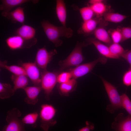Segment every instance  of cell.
Here are the masks:
<instances>
[{
	"label": "cell",
	"instance_id": "6da1fadb",
	"mask_svg": "<svg viewBox=\"0 0 131 131\" xmlns=\"http://www.w3.org/2000/svg\"><path fill=\"white\" fill-rule=\"evenodd\" d=\"M41 24L48 38L56 47L60 46L62 44V41L59 39L60 37L69 38L73 35V30L66 26H56L45 20L41 22Z\"/></svg>",
	"mask_w": 131,
	"mask_h": 131
},
{
	"label": "cell",
	"instance_id": "7a4b0ae2",
	"mask_svg": "<svg viewBox=\"0 0 131 131\" xmlns=\"http://www.w3.org/2000/svg\"><path fill=\"white\" fill-rule=\"evenodd\" d=\"M88 45L85 42L77 41L75 47L68 57L65 59L59 61V71L61 72L67 68L76 67L80 65L84 59L82 52V48Z\"/></svg>",
	"mask_w": 131,
	"mask_h": 131
},
{
	"label": "cell",
	"instance_id": "3957f363",
	"mask_svg": "<svg viewBox=\"0 0 131 131\" xmlns=\"http://www.w3.org/2000/svg\"><path fill=\"white\" fill-rule=\"evenodd\" d=\"M105 89L107 93L110 104L107 105V110L111 113L122 108L121 96H120L116 87L102 77H100Z\"/></svg>",
	"mask_w": 131,
	"mask_h": 131
},
{
	"label": "cell",
	"instance_id": "277c9868",
	"mask_svg": "<svg viewBox=\"0 0 131 131\" xmlns=\"http://www.w3.org/2000/svg\"><path fill=\"white\" fill-rule=\"evenodd\" d=\"M57 109L52 105L44 104L41 106L39 114L41 119L40 127L44 131H48L49 128L57 123L54 117Z\"/></svg>",
	"mask_w": 131,
	"mask_h": 131
},
{
	"label": "cell",
	"instance_id": "5b68a950",
	"mask_svg": "<svg viewBox=\"0 0 131 131\" xmlns=\"http://www.w3.org/2000/svg\"><path fill=\"white\" fill-rule=\"evenodd\" d=\"M61 72L42 70L41 72V86L43 90L46 99L49 100L53 90L57 82V78Z\"/></svg>",
	"mask_w": 131,
	"mask_h": 131
},
{
	"label": "cell",
	"instance_id": "8992f818",
	"mask_svg": "<svg viewBox=\"0 0 131 131\" xmlns=\"http://www.w3.org/2000/svg\"><path fill=\"white\" fill-rule=\"evenodd\" d=\"M21 115L20 111L16 108L8 111L6 118L7 124L3 127L2 131H26L25 124L19 118Z\"/></svg>",
	"mask_w": 131,
	"mask_h": 131
},
{
	"label": "cell",
	"instance_id": "52a82bcc",
	"mask_svg": "<svg viewBox=\"0 0 131 131\" xmlns=\"http://www.w3.org/2000/svg\"><path fill=\"white\" fill-rule=\"evenodd\" d=\"M107 58L101 56L93 61L80 65L70 70L72 78L77 79L90 72L96 64L98 62L104 64L107 60Z\"/></svg>",
	"mask_w": 131,
	"mask_h": 131
},
{
	"label": "cell",
	"instance_id": "ba28073f",
	"mask_svg": "<svg viewBox=\"0 0 131 131\" xmlns=\"http://www.w3.org/2000/svg\"><path fill=\"white\" fill-rule=\"evenodd\" d=\"M8 47L11 50H16L25 48H29L34 45L37 42L35 38L30 40L25 39L17 35L11 36L5 40Z\"/></svg>",
	"mask_w": 131,
	"mask_h": 131
},
{
	"label": "cell",
	"instance_id": "9c48e42d",
	"mask_svg": "<svg viewBox=\"0 0 131 131\" xmlns=\"http://www.w3.org/2000/svg\"><path fill=\"white\" fill-rule=\"evenodd\" d=\"M57 53L55 49L48 51L45 47L40 48L37 51L34 62L39 68L42 70H47L48 65Z\"/></svg>",
	"mask_w": 131,
	"mask_h": 131
},
{
	"label": "cell",
	"instance_id": "30bf717a",
	"mask_svg": "<svg viewBox=\"0 0 131 131\" xmlns=\"http://www.w3.org/2000/svg\"><path fill=\"white\" fill-rule=\"evenodd\" d=\"M18 63L24 69L27 76L29 78L34 86H41L40 70L35 62H24L20 61Z\"/></svg>",
	"mask_w": 131,
	"mask_h": 131
},
{
	"label": "cell",
	"instance_id": "8fae6325",
	"mask_svg": "<svg viewBox=\"0 0 131 131\" xmlns=\"http://www.w3.org/2000/svg\"><path fill=\"white\" fill-rule=\"evenodd\" d=\"M114 120L111 127L115 131H131V117L128 115L125 116L123 113H120Z\"/></svg>",
	"mask_w": 131,
	"mask_h": 131
},
{
	"label": "cell",
	"instance_id": "7c38bea8",
	"mask_svg": "<svg viewBox=\"0 0 131 131\" xmlns=\"http://www.w3.org/2000/svg\"><path fill=\"white\" fill-rule=\"evenodd\" d=\"M27 96L24 99L26 103L32 105H35L38 101V97L42 90L41 86H27L23 89Z\"/></svg>",
	"mask_w": 131,
	"mask_h": 131
},
{
	"label": "cell",
	"instance_id": "4fadbf2b",
	"mask_svg": "<svg viewBox=\"0 0 131 131\" xmlns=\"http://www.w3.org/2000/svg\"><path fill=\"white\" fill-rule=\"evenodd\" d=\"M24 9V8L19 7L11 11L2 12L1 14L2 16L10 20L13 23L18 22L23 25L25 19Z\"/></svg>",
	"mask_w": 131,
	"mask_h": 131
},
{
	"label": "cell",
	"instance_id": "5bb4252c",
	"mask_svg": "<svg viewBox=\"0 0 131 131\" xmlns=\"http://www.w3.org/2000/svg\"><path fill=\"white\" fill-rule=\"evenodd\" d=\"M87 41L88 44H93L102 56L107 58L118 59L111 54L109 47L102 44L96 38H88L87 40Z\"/></svg>",
	"mask_w": 131,
	"mask_h": 131
},
{
	"label": "cell",
	"instance_id": "9a60e30c",
	"mask_svg": "<svg viewBox=\"0 0 131 131\" xmlns=\"http://www.w3.org/2000/svg\"><path fill=\"white\" fill-rule=\"evenodd\" d=\"M77 84L76 79L72 78L67 82L58 84L57 88L61 95L68 96L70 93L76 90Z\"/></svg>",
	"mask_w": 131,
	"mask_h": 131
},
{
	"label": "cell",
	"instance_id": "2e32d148",
	"mask_svg": "<svg viewBox=\"0 0 131 131\" xmlns=\"http://www.w3.org/2000/svg\"><path fill=\"white\" fill-rule=\"evenodd\" d=\"M15 35H19L27 40H30L35 38L36 30L31 26L22 25L16 29L14 32Z\"/></svg>",
	"mask_w": 131,
	"mask_h": 131
},
{
	"label": "cell",
	"instance_id": "e0dca14e",
	"mask_svg": "<svg viewBox=\"0 0 131 131\" xmlns=\"http://www.w3.org/2000/svg\"><path fill=\"white\" fill-rule=\"evenodd\" d=\"M98 18L97 17L93 18L83 22L81 27L78 30V33L79 34L87 35L94 32L97 28V27L99 20L98 19Z\"/></svg>",
	"mask_w": 131,
	"mask_h": 131
},
{
	"label": "cell",
	"instance_id": "ac0fdd59",
	"mask_svg": "<svg viewBox=\"0 0 131 131\" xmlns=\"http://www.w3.org/2000/svg\"><path fill=\"white\" fill-rule=\"evenodd\" d=\"M56 11L57 17L62 26H66L67 11L64 0H56Z\"/></svg>",
	"mask_w": 131,
	"mask_h": 131
},
{
	"label": "cell",
	"instance_id": "d6986e66",
	"mask_svg": "<svg viewBox=\"0 0 131 131\" xmlns=\"http://www.w3.org/2000/svg\"><path fill=\"white\" fill-rule=\"evenodd\" d=\"M27 76L25 75L12 74L11 76V80L13 82V88L15 91L17 90L24 88L27 86L28 83Z\"/></svg>",
	"mask_w": 131,
	"mask_h": 131
},
{
	"label": "cell",
	"instance_id": "ffe728a7",
	"mask_svg": "<svg viewBox=\"0 0 131 131\" xmlns=\"http://www.w3.org/2000/svg\"><path fill=\"white\" fill-rule=\"evenodd\" d=\"M0 10L2 12H8L13 8L30 1L29 0H1Z\"/></svg>",
	"mask_w": 131,
	"mask_h": 131
},
{
	"label": "cell",
	"instance_id": "44dd1931",
	"mask_svg": "<svg viewBox=\"0 0 131 131\" xmlns=\"http://www.w3.org/2000/svg\"><path fill=\"white\" fill-rule=\"evenodd\" d=\"M94 33L96 39L98 41L108 45L112 44L111 38L107 32L103 27L97 28Z\"/></svg>",
	"mask_w": 131,
	"mask_h": 131
},
{
	"label": "cell",
	"instance_id": "7402d4cb",
	"mask_svg": "<svg viewBox=\"0 0 131 131\" xmlns=\"http://www.w3.org/2000/svg\"><path fill=\"white\" fill-rule=\"evenodd\" d=\"M0 67L7 70L13 74L16 75L23 74L27 76L26 72L22 67L15 65H8L7 61L0 60Z\"/></svg>",
	"mask_w": 131,
	"mask_h": 131
},
{
	"label": "cell",
	"instance_id": "603a6c76",
	"mask_svg": "<svg viewBox=\"0 0 131 131\" xmlns=\"http://www.w3.org/2000/svg\"><path fill=\"white\" fill-rule=\"evenodd\" d=\"M15 91L9 83H0V98L1 99L8 98L14 94Z\"/></svg>",
	"mask_w": 131,
	"mask_h": 131
},
{
	"label": "cell",
	"instance_id": "cb8c5ba5",
	"mask_svg": "<svg viewBox=\"0 0 131 131\" xmlns=\"http://www.w3.org/2000/svg\"><path fill=\"white\" fill-rule=\"evenodd\" d=\"M103 16L105 20L115 23L122 22L128 17L118 13L111 12H106Z\"/></svg>",
	"mask_w": 131,
	"mask_h": 131
},
{
	"label": "cell",
	"instance_id": "d4e9b609",
	"mask_svg": "<svg viewBox=\"0 0 131 131\" xmlns=\"http://www.w3.org/2000/svg\"><path fill=\"white\" fill-rule=\"evenodd\" d=\"M90 6L97 17L99 18L106 13V6L103 2L91 5Z\"/></svg>",
	"mask_w": 131,
	"mask_h": 131
},
{
	"label": "cell",
	"instance_id": "484cf974",
	"mask_svg": "<svg viewBox=\"0 0 131 131\" xmlns=\"http://www.w3.org/2000/svg\"><path fill=\"white\" fill-rule=\"evenodd\" d=\"M109 48L111 54L118 59L127 51L118 43H113L110 45Z\"/></svg>",
	"mask_w": 131,
	"mask_h": 131
},
{
	"label": "cell",
	"instance_id": "4316f807",
	"mask_svg": "<svg viewBox=\"0 0 131 131\" xmlns=\"http://www.w3.org/2000/svg\"><path fill=\"white\" fill-rule=\"evenodd\" d=\"M79 11L83 22L93 18L95 14L90 6L82 8H80Z\"/></svg>",
	"mask_w": 131,
	"mask_h": 131
},
{
	"label": "cell",
	"instance_id": "83f0119b",
	"mask_svg": "<svg viewBox=\"0 0 131 131\" xmlns=\"http://www.w3.org/2000/svg\"><path fill=\"white\" fill-rule=\"evenodd\" d=\"M39 114L35 112L27 114L22 119V120L25 124L34 125L36 123Z\"/></svg>",
	"mask_w": 131,
	"mask_h": 131
},
{
	"label": "cell",
	"instance_id": "f1b7e54d",
	"mask_svg": "<svg viewBox=\"0 0 131 131\" xmlns=\"http://www.w3.org/2000/svg\"><path fill=\"white\" fill-rule=\"evenodd\" d=\"M121 96L122 108L125 110L131 117V100L125 93H123Z\"/></svg>",
	"mask_w": 131,
	"mask_h": 131
},
{
	"label": "cell",
	"instance_id": "f546056e",
	"mask_svg": "<svg viewBox=\"0 0 131 131\" xmlns=\"http://www.w3.org/2000/svg\"><path fill=\"white\" fill-rule=\"evenodd\" d=\"M72 78V76L69 71L60 72L57 78V82L60 84L67 82Z\"/></svg>",
	"mask_w": 131,
	"mask_h": 131
},
{
	"label": "cell",
	"instance_id": "4dcf8cb0",
	"mask_svg": "<svg viewBox=\"0 0 131 131\" xmlns=\"http://www.w3.org/2000/svg\"><path fill=\"white\" fill-rule=\"evenodd\" d=\"M111 37L113 43H119L121 42L122 36L121 28L113 30L111 33Z\"/></svg>",
	"mask_w": 131,
	"mask_h": 131
},
{
	"label": "cell",
	"instance_id": "1f68e13d",
	"mask_svg": "<svg viewBox=\"0 0 131 131\" xmlns=\"http://www.w3.org/2000/svg\"><path fill=\"white\" fill-rule=\"evenodd\" d=\"M121 29L122 36V42L131 38V25L123 27Z\"/></svg>",
	"mask_w": 131,
	"mask_h": 131
},
{
	"label": "cell",
	"instance_id": "d6a6232c",
	"mask_svg": "<svg viewBox=\"0 0 131 131\" xmlns=\"http://www.w3.org/2000/svg\"><path fill=\"white\" fill-rule=\"evenodd\" d=\"M123 84L128 86L131 85V67L124 74L123 77Z\"/></svg>",
	"mask_w": 131,
	"mask_h": 131
},
{
	"label": "cell",
	"instance_id": "836d02e7",
	"mask_svg": "<svg viewBox=\"0 0 131 131\" xmlns=\"http://www.w3.org/2000/svg\"><path fill=\"white\" fill-rule=\"evenodd\" d=\"M85 123L86 126L80 129L78 131H91L94 129V125L93 123L87 121Z\"/></svg>",
	"mask_w": 131,
	"mask_h": 131
},
{
	"label": "cell",
	"instance_id": "e575fe53",
	"mask_svg": "<svg viewBox=\"0 0 131 131\" xmlns=\"http://www.w3.org/2000/svg\"><path fill=\"white\" fill-rule=\"evenodd\" d=\"M123 58L126 60L131 67V50L126 51L121 56Z\"/></svg>",
	"mask_w": 131,
	"mask_h": 131
},
{
	"label": "cell",
	"instance_id": "d590c367",
	"mask_svg": "<svg viewBox=\"0 0 131 131\" xmlns=\"http://www.w3.org/2000/svg\"><path fill=\"white\" fill-rule=\"evenodd\" d=\"M103 1L102 0H90L89 1L88 3L91 5Z\"/></svg>",
	"mask_w": 131,
	"mask_h": 131
},
{
	"label": "cell",
	"instance_id": "8d00e7d4",
	"mask_svg": "<svg viewBox=\"0 0 131 131\" xmlns=\"http://www.w3.org/2000/svg\"></svg>",
	"mask_w": 131,
	"mask_h": 131
}]
</instances>
